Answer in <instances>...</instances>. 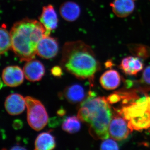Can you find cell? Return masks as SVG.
I'll return each instance as SVG.
<instances>
[{
	"label": "cell",
	"instance_id": "obj_1",
	"mask_svg": "<svg viewBox=\"0 0 150 150\" xmlns=\"http://www.w3.org/2000/svg\"><path fill=\"white\" fill-rule=\"evenodd\" d=\"M10 33L11 49L20 61L27 62L35 59L38 43L51 33L40 21L25 18L13 24Z\"/></svg>",
	"mask_w": 150,
	"mask_h": 150
},
{
	"label": "cell",
	"instance_id": "obj_2",
	"mask_svg": "<svg viewBox=\"0 0 150 150\" xmlns=\"http://www.w3.org/2000/svg\"><path fill=\"white\" fill-rule=\"evenodd\" d=\"M77 116L81 121L87 123L90 133L95 139H108L112 112L107 99L97 97L93 92L90 91L81 103Z\"/></svg>",
	"mask_w": 150,
	"mask_h": 150
},
{
	"label": "cell",
	"instance_id": "obj_3",
	"mask_svg": "<svg viewBox=\"0 0 150 150\" xmlns=\"http://www.w3.org/2000/svg\"><path fill=\"white\" fill-rule=\"evenodd\" d=\"M61 64L78 79H93L98 64L90 46L81 40L69 41L62 50Z\"/></svg>",
	"mask_w": 150,
	"mask_h": 150
},
{
	"label": "cell",
	"instance_id": "obj_4",
	"mask_svg": "<svg viewBox=\"0 0 150 150\" xmlns=\"http://www.w3.org/2000/svg\"><path fill=\"white\" fill-rule=\"evenodd\" d=\"M27 109V121L29 126L36 131L43 129L48 121V113L42 103L32 97L25 98Z\"/></svg>",
	"mask_w": 150,
	"mask_h": 150
},
{
	"label": "cell",
	"instance_id": "obj_5",
	"mask_svg": "<svg viewBox=\"0 0 150 150\" xmlns=\"http://www.w3.org/2000/svg\"><path fill=\"white\" fill-rule=\"evenodd\" d=\"M149 112L150 96H149L138 98L118 110L120 115L128 121L132 118L143 116Z\"/></svg>",
	"mask_w": 150,
	"mask_h": 150
},
{
	"label": "cell",
	"instance_id": "obj_6",
	"mask_svg": "<svg viewBox=\"0 0 150 150\" xmlns=\"http://www.w3.org/2000/svg\"><path fill=\"white\" fill-rule=\"evenodd\" d=\"M132 131L128 121L122 116H116L112 118L109 125V133L113 139L116 141L125 139Z\"/></svg>",
	"mask_w": 150,
	"mask_h": 150
},
{
	"label": "cell",
	"instance_id": "obj_7",
	"mask_svg": "<svg viewBox=\"0 0 150 150\" xmlns=\"http://www.w3.org/2000/svg\"><path fill=\"white\" fill-rule=\"evenodd\" d=\"M59 51L58 40L49 35L43 37L39 41L37 46V54L43 59H51L57 55Z\"/></svg>",
	"mask_w": 150,
	"mask_h": 150
},
{
	"label": "cell",
	"instance_id": "obj_8",
	"mask_svg": "<svg viewBox=\"0 0 150 150\" xmlns=\"http://www.w3.org/2000/svg\"><path fill=\"white\" fill-rule=\"evenodd\" d=\"M24 74L20 67L17 66H11L3 70L2 78L4 83L11 87L20 85L24 80Z\"/></svg>",
	"mask_w": 150,
	"mask_h": 150
},
{
	"label": "cell",
	"instance_id": "obj_9",
	"mask_svg": "<svg viewBox=\"0 0 150 150\" xmlns=\"http://www.w3.org/2000/svg\"><path fill=\"white\" fill-rule=\"evenodd\" d=\"M23 71L25 77L28 80L35 82L42 79L45 74V69L41 62L34 59L26 62Z\"/></svg>",
	"mask_w": 150,
	"mask_h": 150
},
{
	"label": "cell",
	"instance_id": "obj_10",
	"mask_svg": "<svg viewBox=\"0 0 150 150\" xmlns=\"http://www.w3.org/2000/svg\"><path fill=\"white\" fill-rule=\"evenodd\" d=\"M39 20L48 32L51 33V31L57 28L59 19L56 11L52 5L43 7Z\"/></svg>",
	"mask_w": 150,
	"mask_h": 150
},
{
	"label": "cell",
	"instance_id": "obj_11",
	"mask_svg": "<svg viewBox=\"0 0 150 150\" xmlns=\"http://www.w3.org/2000/svg\"><path fill=\"white\" fill-rule=\"evenodd\" d=\"M26 106L25 98L18 93H13L6 98L5 107L7 112L11 115L21 114Z\"/></svg>",
	"mask_w": 150,
	"mask_h": 150
},
{
	"label": "cell",
	"instance_id": "obj_12",
	"mask_svg": "<svg viewBox=\"0 0 150 150\" xmlns=\"http://www.w3.org/2000/svg\"><path fill=\"white\" fill-rule=\"evenodd\" d=\"M59 11L61 16L65 21L73 22L79 17L81 10L77 4L71 1H68L62 4Z\"/></svg>",
	"mask_w": 150,
	"mask_h": 150
},
{
	"label": "cell",
	"instance_id": "obj_13",
	"mask_svg": "<svg viewBox=\"0 0 150 150\" xmlns=\"http://www.w3.org/2000/svg\"><path fill=\"white\" fill-rule=\"evenodd\" d=\"M110 6L115 15L120 18L129 16L134 11L135 7L134 0H114Z\"/></svg>",
	"mask_w": 150,
	"mask_h": 150
},
{
	"label": "cell",
	"instance_id": "obj_14",
	"mask_svg": "<svg viewBox=\"0 0 150 150\" xmlns=\"http://www.w3.org/2000/svg\"><path fill=\"white\" fill-rule=\"evenodd\" d=\"M121 69L126 74L135 75L143 69L144 64L140 58L134 56H128L121 61Z\"/></svg>",
	"mask_w": 150,
	"mask_h": 150
},
{
	"label": "cell",
	"instance_id": "obj_15",
	"mask_svg": "<svg viewBox=\"0 0 150 150\" xmlns=\"http://www.w3.org/2000/svg\"><path fill=\"white\" fill-rule=\"evenodd\" d=\"M121 76L119 73L114 70H109L103 73L100 79L102 87L107 90L117 88L121 83Z\"/></svg>",
	"mask_w": 150,
	"mask_h": 150
},
{
	"label": "cell",
	"instance_id": "obj_16",
	"mask_svg": "<svg viewBox=\"0 0 150 150\" xmlns=\"http://www.w3.org/2000/svg\"><path fill=\"white\" fill-rule=\"evenodd\" d=\"M64 95L69 102L75 104L83 101L85 97V92L81 86L74 84L65 89Z\"/></svg>",
	"mask_w": 150,
	"mask_h": 150
},
{
	"label": "cell",
	"instance_id": "obj_17",
	"mask_svg": "<svg viewBox=\"0 0 150 150\" xmlns=\"http://www.w3.org/2000/svg\"><path fill=\"white\" fill-rule=\"evenodd\" d=\"M55 138L50 132H43L38 135L35 142V150H51L56 147Z\"/></svg>",
	"mask_w": 150,
	"mask_h": 150
},
{
	"label": "cell",
	"instance_id": "obj_18",
	"mask_svg": "<svg viewBox=\"0 0 150 150\" xmlns=\"http://www.w3.org/2000/svg\"><path fill=\"white\" fill-rule=\"evenodd\" d=\"M128 123L132 131L149 129L150 127V112L141 117L132 118L128 121Z\"/></svg>",
	"mask_w": 150,
	"mask_h": 150
},
{
	"label": "cell",
	"instance_id": "obj_19",
	"mask_svg": "<svg viewBox=\"0 0 150 150\" xmlns=\"http://www.w3.org/2000/svg\"><path fill=\"white\" fill-rule=\"evenodd\" d=\"M0 36V53L1 55H2L5 54L12 48V39L10 32H8L7 29L6 25L4 23L1 26Z\"/></svg>",
	"mask_w": 150,
	"mask_h": 150
},
{
	"label": "cell",
	"instance_id": "obj_20",
	"mask_svg": "<svg viewBox=\"0 0 150 150\" xmlns=\"http://www.w3.org/2000/svg\"><path fill=\"white\" fill-rule=\"evenodd\" d=\"M81 120L78 116H69L65 118L62 123V128L69 134H75L80 130Z\"/></svg>",
	"mask_w": 150,
	"mask_h": 150
},
{
	"label": "cell",
	"instance_id": "obj_21",
	"mask_svg": "<svg viewBox=\"0 0 150 150\" xmlns=\"http://www.w3.org/2000/svg\"><path fill=\"white\" fill-rule=\"evenodd\" d=\"M129 50L135 56L142 59H146L150 56V48L142 44H130L128 45Z\"/></svg>",
	"mask_w": 150,
	"mask_h": 150
},
{
	"label": "cell",
	"instance_id": "obj_22",
	"mask_svg": "<svg viewBox=\"0 0 150 150\" xmlns=\"http://www.w3.org/2000/svg\"><path fill=\"white\" fill-rule=\"evenodd\" d=\"M119 146L117 142L112 139H106L101 143V150H114L119 149Z\"/></svg>",
	"mask_w": 150,
	"mask_h": 150
},
{
	"label": "cell",
	"instance_id": "obj_23",
	"mask_svg": "<svg viewBox=\"0 0 150 150\" xmlns=\"http://www.w3.org/2000/svg\"><path fill=\"white\" fill-rule=\"evenodd\" d=\"M142 80L144 83L150 85V66L144 70L142 75Z\"/></svg>",
	"mask_w": 150,
	"mask_h": 150
},
{
	"label": "cell",
	"instance_id": "obj_24",
	"mask_svg": "<svg viewBox=\"0 0 150 150\" xmlns=\"http://www.w3.org/2000/svg\"><path fill=\"white\" fill-rule=\"evenodd\" d=\"M121 99V96L119 93H113L110 95L107 98L108 102L109 103H115L120 101Z\"/></svg>",
	"mask_w": 150,
	"mask_h": 150
},
{
	"label": "cell",
	"instance_id": "obj_25",
	"mask_svg": "<svg viewBox=\"0 0 150 150\" xmlns=\"http://www.w3.org/2000/svg\"><path fill=\"white\" fill-rule=\"evenodd\" d=\"M51 73L52 74L56 77H60L62 74V71L61 67L59 66H56L52 68L51 69Z\"/></svg>",
	"mask_w": 150,
	"mask_h": 150
},
{
	"label": "cell",
	"instance_id": "obj_26",
	"mask_svg": "<svg viewBox=\"0 0 150 150\" xmlns=\"http://www.w3.org/2000/svg\"><path fill=\"white\" fill-rule=\"evenodd\" d=\"M11 150H23V149H25V148L24 147H23L21 146H14L11 149Z\"/></svg>",
	"mask_w": 150,
	"mask_h": 150
}]
</instances>
